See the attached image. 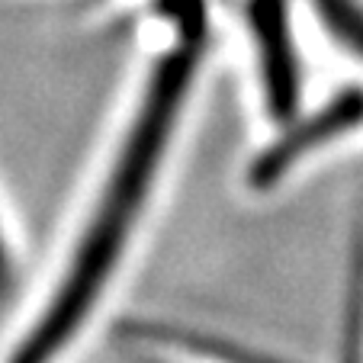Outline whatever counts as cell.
Masks as SVG:
<instances>
[{
    "mask_svg": "<svg viewBox=\"0 0 363 363\" xmlns=\"http://www.w3.org/2000/svg\"><path fill=\"white\" fill-rule=\"evenodd\" d=\"M177 33V45L167 48L151 68L138 113L119 145L110 180L103 184V193L81 235V245L74 247L68 267L58 280V289L48 296L33 328L26 331V337L10 354L7 363L55 360L87 322V315L100 299V289L116 270L125 241L148 203V186L164 161L171 132L180 119V106L186 103L190 84L199 68L206 26H184Z\"/></svg>",
    "mask_w": 363,
    "mask_h": 363,
    "instance_id": "6da1fadb",
    "label": "cell"
},
{
    "mask_svg": "<svg viewBox=\"0 0 363 363\" xmlns=\"http://www.w3.org/2000/svg\"><path fill=\"white\" fill-rule=\"evenodd\" d=\"M360 125H363V90L347 87L337 96H331L325 106H318L312 116L299 119L293 129L283 132L280 142L264 148L251 164V184L274 186L277 180L286 177L302 158H308L312 151L337 142L341 135L360 129Z\"/></svg>",
    "mask_w": 363,
    "mask_h": 363,
    "instance_id": "7a4b0ae2",
    "label": "cell"
},
{
    "mask_svg": "<svg viewBox=\"0 0 363 363\" xmlns=\"http://www.w3.org/2000/svg\"><path fill=\"white\" fill-rule=\"evenodd\" d=\"M247 23L257 45L267 110L274 119H289L299 106V55L289 23V0H247Z\"/></svg>",
    "mask_w": 363,
    "mask_h": 363,
    "instance_id": "3957f363",
    "label": "cell"
},
{
    "mask_svg": "<svg viewBox=\"0 0 363 363\" xmlns=\"http://www.w3.org/2000/svg\"><path fill=\"white\" fill-rule=\"evenodd\" d=\"M129 337H135L138 344H161V347H177L186 354L199 357V360L213 363H286L280 357L251 350L245 344L225 341V337L206 335V331H190V328H171V325H129Z\"/></svg>",
    "mask_w": 363,
    "mask_h": 363,
    "instance_id": "277c9868",
    "label": "cell"
},
{
    "mask_svg": "<svg viewBox=\"0 0 363 363\" xmlns=\"http://www.w3.org/2000/svg\"><path fill=\"white\" fill-rule=\"evenodd\" d=\"M315 10L328 33L347 52L363 58V4L360 0H315Z\"/></svg>",
    "mask_w": 363,
    "mask_h": 363,
    "instance_id": "5b68a950",
    "label": "cell"
},
{
    "mask_svg": "<svg viewBox=\"0 0 363 363\" xmlns=\"http://www.w3.org/2000/svg\"><path fill=\"white\" fill-rule=\"evenodd\" d=\"M10 283H13V257H10V247L0 235V299L10 293Z\"/></svg>",
    "mask_w": 363,
    "mask_h": 363,
    "instance_id": "8992f818",
    "label": "cell"
}]
</instances>
